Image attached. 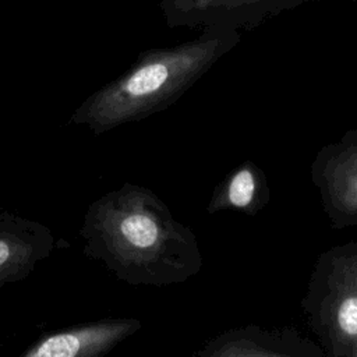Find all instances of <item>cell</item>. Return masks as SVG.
<instances>
[{
	"instance_id": "obj_1",
	"label": "cell",
	"mask_w": 357,
	"mask_h": 357,
	"mask_svg": "<svg viewBox=\"0 0 357 357\" xmlns=\"http://www.w3.org/2000/svg\"><path fill=\"white\" fill-rule=\"evenodd\" d=\"M85 257L130 284H167L194 272L192 237L149 190L126 183L89 204L78 231Z\"/></svg>"
},
{
	"instance_id": "obj_2",
	"label": "cell",
	"mask_w": 357,
	"mask_h": 357,
	"mask_svg": "<svg viewBox=\"0 0 357 357\" xmlns=\"http://www.w3.org/2000/svg\"><path fill=\"white\" fill-rule=\"evenodd\" d=\"M240 40L230 25H212L199 38L141 53L121 77L99 89L74 113L75 124L102 134L173 103Z\"/></svg>"
},
{
	"instance_id": "obj_3",
	"label": "cell",
	"mask_w": 357,
	"mask_h": 357,
	"mask_svg": "<svg viewBox=\"0 0 357 357\" xmlns=\"http://www.w3.org/2000/svg\"><path fill=\"white\" fill-rule=\"evenodd\" d=\"M135 318H103L50 332L21 357H105L121 340L137 332Z\"/></svg>"
},
{
	"instance_id": "obj_4",
	"label": "cell",
	"mask_w": 357,
	"mask_h": 357,
	"mask_svg": "<svg viewBox=\"0 0 357 357\" xmlns=\"http://www.w3.org/2000/svg\"><path fill=\"white\" fill-rule=\"evenodd\" d=\"M56 238L40 222L0 212V289L24 280L54 251Z\"/></svg>"
},
{
	"instance_id": "obj_5",
	"label": "cell",
	"mask_w": 357,
	"mask_h": 357,
	"mask_svg": "<svg viewBox=\"0 0 357 357\" xmlns=\"http://www.w3.org/2000/svg\"><path fill=\"white\" fill-rule=\"evenodd\" d=\"M328 176L332 178L336 202L347 211H357V135L333 148L328 160Z\"/></svg>"
},
{
	"instance_id": "obj_6",
	"label": "cell",
	"mask_w": 357,
	"mask_h": 357,
	"mask_svg": "<svg viewBox=\"0 0 357 357\" xmlns=\"http://www.w3.org/2000/svg\"><path fill=\"white\" fill-rule=\"evenodd\" d=\"M333 322L342 339L357 344V265L343 275L333 303Z\"/></svg>"
},
{
	"instance_id": "obj_7",
	"label": "cell",
	"mask_w": 357,
	"mask_h": 357,
	"mask_svg": "<svg viewBox=\"0 0 357 357\" xmlns=\"http://www.w3.org/2000/svg\"><path fill=\"white\" fill-rule=\"evenodd\" d=\"M303 1L308 0H230L213 25L231 26V22L244 24L247 20L251 21L252 14L264 17L268 13H276Z\"/></svg>"
},
{
	"instance_id": "obj_8",
	"label": "cell",
	"mask_w": 357,
	"mask_h": 357,
	"mask_svg": "<svg viewBox=\"0 0 357 357\" xmlns=\"http://www.w3.org/2000/svg\"><path fill=\"white\" fill-rule=\"evenodd\" d=\"M230 0H190L172 25L216 22Z\"/></svg>"
},
{
	"instance_id": "obj_9",
	"label": "cell",
	"mask_w": 357,
	"mask_h": 357,
	"mask_svg": "<svg viewBox=\"0 0 357 357\" xmlns=\"http://www.w3.org/2000/svg\"><path fill=\"white\" fill-rule=\"evenodd\" d=\"M255 173L250 166H244L238 169L230 178L226 199L227 204L234 208H247L251 205L255 197Z\"/></svg>"
},
{
	"instance_id": "obj_10",
	"label": "cell",
	"mask_w": 357,
	"mask_h": 357,
	"mask_svg": "<svg viewBox=\"0 0 357 357\" xmlns=\"http://www.w3.org/2000/svg\"><path fill=\"white\" fill-rule=\"evenodd\" d=\"M215 357H282L266 350H262L254 344L247 343H230L220 349Z\"/></svg>"
},
{
	"instance_id": "obj_11",
	"label": "cell",
	"mask_w": 357,
	"mask_h": 357,
	"mask_svg": "<svg viewBox=\"0 0 357 357\" xmlns=\"http://www.w3.org/2000/svg\"><path fill=\"white\" fill-rule=\"evenodd\" d=\"M190 0H162V8L169 21V25L176 20V17L185 8Z\"/></svg>"
}]
</instances>
